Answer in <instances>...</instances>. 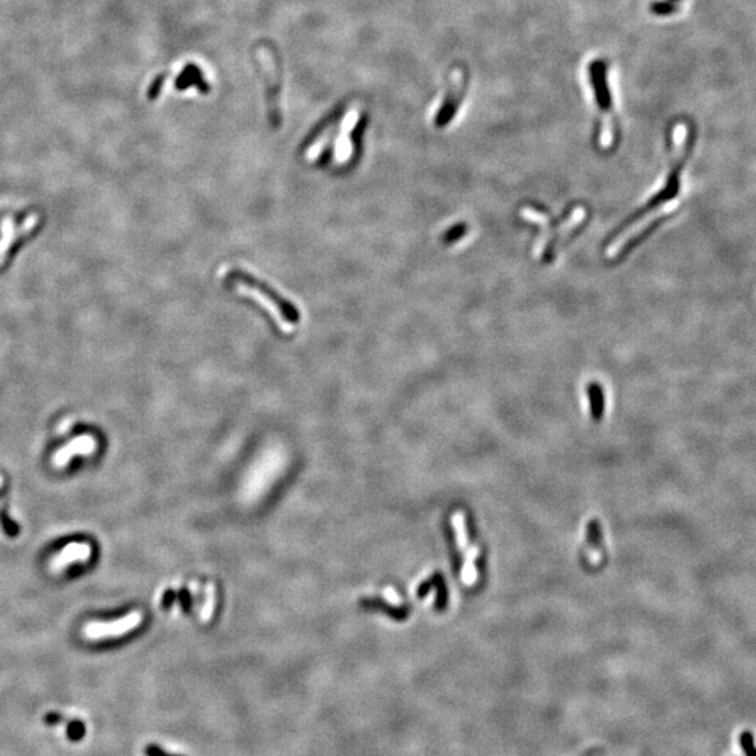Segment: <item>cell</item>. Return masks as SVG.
I'll return each mask as SVG.
<instances>
[{
    "label": "cell",
    "mask_w": 756,
    "mask_h": 756,
    "mask_svg": "<svg viewBox=\"0 0 756 756\" xmlns=\"http://www.w3.org/2000/svg\"><path fill=\"white\" fill-rule=\"evenodd\" d=\"M86 724L82 720H72L66 726V737L72 742H80L86 735Z\"/></svg>",
    "instance_id": "9a60e30c"
},
{
    "label": "cell",
    "mask_w": 756,
    "mask_h": 756,
    "mask_svg": "<svg viewBox=\"0 0 756 756\" xmlns=\"http://www.w3.org/2000/svg\"><path fill=\"white\" fill-rule=\"evenodd\" d=\"M739 745L745 756H756V742L750 731H742L739 735Z\"/></svg>",
    "instance_id": "2e32d148"
},
{
    "label": "cell",
    "mask_w": 756,
    "mask_h": 756,
    "mask_svg": "<svg viewBox=\"0 0 756 756\" xmlns=\"http://www.w3.org/2000/svg\"><path fill=\"white\" fill-rule=\"evenodd\" d=\"M466 83H468V79L464 69L461 67L452 69L448 79L447 93L443 97V101L439 105L434 115L433 122L437 129H443L448 126L455 119L466 94Z\"/></svg>",
    "instance_id": "8992f818"
},
{
    "label": "cell",
    "mask_w": 756,
    "mask_h": 756,
    "mask_svg": "<svg viewBox=\"0 0 756 756\" xmlns=\"http://www.w3.org/2000/svg\"><path fill=\"white\" fill-rule=\"evenodd\" d=\"M145 755L146 756H182V755H174V753H170L167 752L164 748H161L160 745H156V744H150L145 748Z\"/></svg>",
    "instance_id": "e0dca14e"
},
{
    "label": "cell",
    "mask_w": 756,
    "mask_h": 756,
    "mask_svg": "<svg viewBox=\"0 0 756 756\" xmlns=\"http://www.w3.org/2000/svg\"><path fill=\"white\" fill-rule=\"evenodd\" d=\"M193 85H197L199 89H202L200 91L208 93V86L204 85L203 78H202V75H200V72H199L197 66L189 64V66L185 67V71H184L182 75L178 78V80H177V87H178L179 90H185V89H188L189 86H193Z\"/></svg>",
    "instance_id": "8fae6325"
},
{
    "label": "cell",
    "mask_w": 756,
    "mask_h": 756,
    "mask_svg": "<svg viewBox=\"0 0 756 756\" xmlns=\"http://www.w3.org/2000/svg\"><path fill=\"white\" fill-rule=\"evenodd\" d=\"M468 230H469V227L466 226V223H455L452 227H450V229H447L444 231L441 240H443V243L446 245H452V244L461 241L466 236Z\"/></svg>",
    "instance_id": "5bb4252c"
},
{
    "label": "cell",
    "mask_w": 756,
    "mask_h": 756,
    "mask_svg": "<svg viewBox=\"0 0 756 756\" xmlns=\"http://www.w3.org/2000/svg\"><path fill=\"white\" fill-rule=\"evenodd\" d=\"M588 82L592 89L595 108L598 112L597 146L602 152H610L619 141V123H617L608 80V63L604 59L590 62Z\"/></svg>",
    "instance_id": "3957f363"
},
{
    "label": "cell",
    "mask_w": 756,
    "mask_h": 756,
    "mask_svg": "<svg viewBox=\"0 0 756 756\" xmlns=\"http://www.w3.org/2000/svg\"><path fill=\"white\" fill-rule=\"evenodd\" d=\"M96 451V440L91 436H82L72 440L64 447H62L53 455V464L56 466H64L72 459L73 455H89Z\"/></svg>",
    "instance_id": "ba28073f"
},
{
    "label": "cell",
    "mask_w": 756,
    "mask_h": 756,
    "mask_svg": "<svg viewBox=\"0 0 756 756\" xmlns=\"http://www.w3.org/2000/svg\"><path fill=\"white\" fill-rule=\"evenodd\" d=\"M91 555V547L89 543L85 542H73L69 543L62 549V552L53 559L52 562V570H62L66 566H71L78 562H86Z\"/></svg>",
    "instance_id": "9c48e42d"
},
{
    "label": "cell",
    "mask_w": 756,
    "mask_h": 756,
    "mask_svg": "<svg viewBox=\"0 0 756 756\" xmlns=\"http://www.w3.org/2000/svg\"><path fill=\"white\" fill-rule=\"evenodd\" d=\"M340 116H342V112H340V111H336V114H332L326 121H324L315 130L311 132V134H310V136L307 137V139L301 143L300 150H301V152H307L308 149L314 148V145H315L317 142H319V141L322 139V137L326 136L328 132H331V130L333 129L335 125H337Z\"/></svg>",
    "instance_id": "30bf717a"
},
{
    "label": "cell",
    "mask_w": 756,
    "mask_h": 756,
    "mask_svg": "<svg viewBox=\"0 0 756 756\" xmlns=\"http://www.w3.org/2000/svg\"><path fill=\"white\" fill-rule=\"evenodd\" d=\"M525 222L539 229L535 243V255L542 263H552L559 254L581 233L587 220L588 211L583 204H574L561 218H552L540 206L525 204L520 211Z\"/></svg>",
    "instance_id": "7a4b0ae2"
},
{
    "label": "cell",
    "mask_w": 756,
    "mask_h": 756,
    "mask_svg": "<svg viewBox=\"0 0 756 756\" xmlns=\"http://www.w3.org/2000/svg\"><path fill=\"white\" fill-rule=\"evenodd\" d=\"M256 59L259 60L261 73L266 89L267 119L273 129H279L282 126V112L279 107L281 69L278 64V58L267 46L261 45L258 48Z\"/></svg>",
    "instance_id": "5b68a950"
},
{
    "label": "cell",
    "mask_w": 756,
    "mask_h": 756,
    "mask_svg": "<svg viewBox=\"0 0 756 756\" xmlns=\"http://www.w3.org/2000/svg\"><path fill=\"white\" fill-rule=\"evenodd\" d=\"M2 233H3V237L0 238V265H2L3 261H5L9 245L15 241V226H13V220L10 218H6L3 220Z\"/></svg>",
    "instance_id": "4fadbf2b"
},
{
    "label": "cell",
    "mask_w": 756,
    "mask_h": 756,
    "mask_svg": "<svg viewBox=\"0 0 756 756\" xmlns=\"http://www.w3.org/2000/svg\"><path fill=\"white\" fill-rule=\"evenodd\" d=\"M226 282L230 285L243 286L259 295L265 301H267V304H270L279 313V315L288 324H297L300 321L299 308L292 301H289L282 295H279L276 290L272 289L269 285H266L263 281L255 278L254 274L244 272L241 269H233L226 274Z\"/></svg>",
    "instance_id": "277c9868"
},
{
    "label": "cell",
    "mask_w": 756,
    "mask_h": 756,
    "mask_svg": "<svg viewBox=\"0 0 756 756\" xmlns=\"http://www.w3.org/2000/svg\"><path fill=\"white\" fill-rule=\"evenodd\" d=\"M691 129L685 122H678L671 130V159L662 185L646 200L642 208L615 230L605 244L606 259H622L669 218L671 213L664 211V208L674 203L680 192V174L691 155Z\"/></svg>",
    "instance_id": "6da1fadb"
},
{
    "label": "cell",
    "mask_w": 756,
    "mask_h": 756,
    "mask_svg": "<svg viewBox=\"0 0 756 756\" xmlns=\"http://www.w3.org/2000/svg\"><path fill=\"white\" fill-rule=\"evenodd\" d=\"M587 394H588V401H590V406H591L592 418L594 419H601V416L604 414V407H605V398H604V391H602L601 385L597 384V383H591L587 387Z\"/></svg>",
    "instance_id": "7c38bea8"
},
{
    "label": "cell",
    "mask_w": 756,
    "mask_h": 756,
    "mask_svg": "<svg viewBox=\"0 0 756 756\" xmlns=\"http://www.w3.org/2000/svg\"><path fill=\"white\" fill-rule=\"evenodd\" d=\"M142 622V615L139 612H132L122 619L114 622H93L85 626V636L93 640L109 636H118L134 629Z\"/></svg>",
    "instance_id": "52a82bcc"
},
{
    "label": "cell",
    "mask_w": 756,
    "mask_h": 756,
    "mask_svg": "<svg viewBox=\"0 0 756 756\" xmlns=\"http://www.w3.org/2000/svg\"><path fill=\"white\" fill-rule=\"evenodd\" d=\"M62 721H63V716L59 714V713H55V712H51V713H48V714L44 716V723H45L46 726H49V727L56 726V724H59V723H62Z\"/></svg>",
    "instance_id": "ac0fdd59"
}]
</instances>
